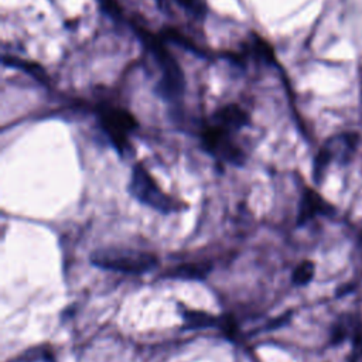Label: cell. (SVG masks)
<instances>
[{"mask_svg": "<svg viewBox=\"0 0 362 362\" xmlns=\"http://www.w3.org/2000/svg\"><path fill=\"white\" fill-rule=\"evenodd\" d=\"M133 27L141 44L151 54V57L161 69V79L157 86L160 96H163L167 100H177L182 95L185 85L181 66L165 48L160 37H156L151 31H148L139 23H133Z\"/></svg>", "mask_w": 362, "mask_h": 362, "instance_id": "obj_1", "label": "cell"}, {"mask_svg": "<svg viewBox=\"0 0 362 362\" xmlns=\"http://www.w3.org/2000/svg\"><path fill=\"white\" fill-rule=\"evenodd\" d=\"M90 263L119 273L143 274L156 269L158 259L153 253L130 247H103L90 255Z\"/></svg>", "mask_w": 362, "mask_h": 362, "instance_id": "obj_2", "label": "cell"}, {"mask_svg": "<svg viewBox=\"0 0 362 362\" xmlns=\"http://www.w3.org/2000/svg\"><path fill=\"white\" fill-rule=\"evenodd\" d=\"M129 191L137 201L163 214L177 212L182 206V202L171 198L158 188L150 173L141 164H136L132 170Z\"/></svg>", "mask_w": 362, "mask_h": 362, "instance_id": "obj_3", "label": "cell"}, {"mask_svg": "<svg viewBox=\"0 0 362 362\" xmlns=\"http://www.w3.org/2000/svg\"><path fill=\"white\" fill-rule=\"evenodd\" d=\"M99 123L120 154L130 150L129 136L137 129L136 117L126 109L117 106H103L98 109Z\"/></svg>", "mask_w": 362, "mask_h": 362, "instance_id": "obj_4", "label": "cell"}, {"mask_svg": "<svg viewBox=\"0 0 362 362\" xmlns=\"http://www.w3.org/2000/svg\"><path fill=\"white\" fill-rule=\"evenodd\" d=\"M232 134L233 132L209 122L204 126L201 139L204 148L218 161H225L232 165H242L246 156L243 150L235 143Z\"/></svg>", "mask_w": 362, "mask_h": 362, "instance_id": "obj_5", "label": "cell"}, {"mask_svg": "<svg viewBox=\"0 0 362 362\" xmlns=\"http://www.w3.org/2000/svg\"><path fill=\"white\" fill-rule=\"evenodd\" d=\"M358 144V136L354 133L349 134H341L337 137H332L327 141V144L320 150L318 156L314 161V180L318 182L321 177L325 173V168L329 165L332 160L339 161H348V158L352 156Z\"/></svg>", "mask_w": 362, "mask_h": 362, "instance_id": "obj_6", "label": "cell"}, {"mask_svg": "<svg viewBox=\"0 0 362 362\" xmlns=\"http://www.w3.org/2000/svg\"><path fill=\"white\" fill-rule=\"evenodd\" d=\"M331 212L332 208L327 201L322 199V197L318 192H315L311 188H305L298 206L297 223L303 225L317 215H328Z\"/></svg>", "mask_w": 362, "mask_h": 362, "instance_id": "obj_7", "label": "cell"}, {"mask_svg": "<svg viewBox=\"0 0 362 362\" xmlns=\"http://www.w3.org/2000/svg\"><path fill=\"white\" fill-rule=\"evenodd\" d=\"M211 123H215V124L235 133L249 123V117H247L246 112L243 109H240V106L232 103V105H226V106H222L221 109H218L214 113Z\"/></svg>", "mask_w": 362, "mask_h": 362, "instance_id": "obj_8", "label": "cell"}, {"mask_svg": "<svg viewBox=\"0 0 362 362\" xmlns=\"http://www.w3.org/2000/svg\"><path fill=\"white\" fill-rule=\"evenodd\" d=\"M212 270L211 262L184 263L165 272L163 276L168 279H205Z\"/></svg>", "mask_w": 362, "mask_h": 362, "instance_id": "obj_9", "label": "cell"}, {"mask_svg": "<svg viewBox=\"0 0 362 362\" xmlns=\"http://www.w3.org/2000/svg\"><path fill=\"white\" fill-rule=\"evenodd\" d=\"M184 321L188 328H206V327H221L223 328L226 318H218L208 313L202 311H191L187 310L182 313Z\"/></svg>", "mask_w": 362, "mask_h": 362, "instance_id": "obj_10", "label": "cell"}, {"mask_svg": "<svg viewBox=\"0 0 362 362\" xmlns=\"http://www.w3.org/2000/svg\"><path fill=\"white\" fill-rule=\"evenodd\" d=\"M247 54L252 55L253 58H256L260 62H266V64H272L274 61V54L272 51V48L269 47V44H266L262 38H259L257 35H253L247 44Z\"/></svg>", "mask_w": 362, "mask_h": 362, "instance_id": "obj_11", "label": "cell"}, {"mask_svg": "<svg viewBox=\"0 0 362 362\" xmlns=\"http://www.w3.org/2000/svg\"><path fill=\"white\" fill-rule=\"evenodd\" d=\"M3 62L6 65H10L13 68H18V69H23L25 71L27 74H30L31 76H34L37 81L45 83L47 82V74L44 72V69L33 62H27V61H23V59H17V58H13V57H4L3 58Z\"/></svg>", "mask_w": 362, "mask_h": 362, "instance_id": "obj_12", "label": "cell"}, {"mask_svg": "<svg viewBox=\"0 0 362 362\" xmlns=\"http://www.w3.org/2000/svg\"><path fill=\"white\" fill-rule=\"evenodd\" d=\"M314 272H315V266L313 262L310 260H304L301 262L293 272L291 280L296 286H305L308 284L313 277H314Z\"/></svg>", "mask_w": 362, "mask_h": 362, "instance_id": "obj_13", "label": "cell"}, {"mask_svg": "<svg viewBox=\"0 0 362 362\" xmlns=\"http://www.w3.org/2000/svg\"><path fill=\"white\" fill-rule=\"evenodd\" d=\"M175 3L185 10L195 20H204L206 16V6L204 0H175Z\"/></svg>", "mask_w": 362, "mask_h": 362, "instance_id": "obj_14", "label": "cell"}, {"mask_svg": "<svg viewBox=\"0 0 362 362\" xmlns=\"http://www.w3.org/2000/svg\"><path fill=\"white\" fill-rule=\"evenodd\" d=\"M102 11L113 20L122 18V8L116 0H98Z\"/></svg>", "mask_w": 362, "mask_h": 362, "instance_id": "obj_15", "label": "cell"}, {"mask_svg": "<svg viewBox=\"0 0 362 362\" xmlns=\"http://www.w3.org/2000/svg\"><path fill=\"white\" fill-rule=\"evenodd\" d=\"M157 1H158V4H163V1H164V0H157Z\"/></svg>", "mask_w": 362, "mask_h": 362, "instance_id": "obj_16", "label": "cell"}]
</instances>
